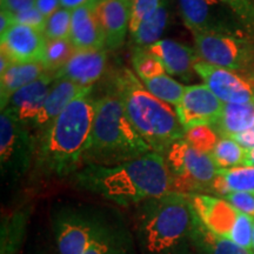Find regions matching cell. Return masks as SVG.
<instances>
[{"label":"cell","instance_id":"obj_18","mask_svg":"<svg viewBox=\"0 0 254 254\" xmlns=\"http://www.w3.org/2000/svg\"><path fill=\"white\" fill-rule=\"evenodd\" d=\"M69 41L75 50H106V38L101 27L95 5H87L72 11Z\"/></svg>","mask_w":254,"mask_h":254},{"label":"cell","instance_id":"obj_33","mask_svg":"<svg viewBox=\"0 0 254 254\" xmlns=\"http://www.w3.org/2000/svg\"><path fill=\"white\" fill-rule=\"evenodd\" d=\"M72 11L66 8H59L56 13L47 18L44 36L47 40L68 39L71 32Z\"/></svg>","mask_w":254,"mask_h":254},{"label":"cell","instance_id":"obj_8","mask_svg":"<svg viewBox=\"0 0 254 254\" xmlns=\"http://www.w3.org/2000/svg\"><path fill=\"white\" fill-rule=\"evenodd\" d=\"M193 36L200 60L238 72L254 81L253 33H199Z\"/></svg>","mask_w":254,"mask_h":254},{"label":"cell","instance_id":"obj_23","mask_svg":"<svg viewBox=\"0 0 254 254\" xmlns=\"http://www.w3.org/2000/svg\"><path fill=\"white\" fill-rule=\"evenodd\" d=\"M213 127L218 134L232 138L254 127V104H225Z\"/></svg>","mask_w":254,"mask_h":254},{"label":"cell","instance_id":"obj_45","mask_svg":"<svg viewBox=\"0 0 254 254\" xmlns=\"http://www.w3.org/2000/svg\"><path fill=\"white\" fill-rule=\"evenodd\" d=\"M244 165H245V166H253L254 167V147L250 148V150H246Z\"/></svg>","mask_w":254,"mask_h":254},{"label":"cell","instance_id":"obj_14","mask_svg":"<svg viewBox=\"0 0 254 254\" xmlns=\"http://www.w3.org/2000/svg\"><path fill=\"white\" fill-rule=\"evenodd\" d=\"M55 79V74L46 73L38 80L20 88L12 95L4 110L8 111L23 125L34 127Z\"/></svg>","mask_w":254,"mask_h":254},{"label":"cell","instance_id":"obj_20","mask_svg":"<svg viewBox=\"0 0 254 254\" xmlns=\"http://www.w3.org/2000/svg\"><path fill=\"white\" fill-rule=\"evenodd\" d=\"M92 87H82L67 79H55L33 128H37L39 133L44 131L58 118L72 101L80 95L90 93Z\"/></svg>","mask_w":254,"mask_h":254},{"label":"cell","instance_id":"obj_1","mask_svg":"<svg viewBox=\"0 0 254 254\" xmlns=\"http://www.w3.org/2000/svg\"><path fill=\"white\" fill-rule=\"evenodd\" d=\"M74 185L114 204L128 207L172 192L164 154L158 152L116 165H86L72 176Z\"/></svg>","mask_w":254,"mask_h":254},{"label":"cell","instance_id":"obj_9","mask_svg":"<svg viewBox=\"0 0 254 254\" xmlns=\"http://www.w3.org/2000/svg\"><path fill=\"white\" fill-rule=\"evenodd\" d=\"M37 138L8 111L0 114V171L6 185L14 186L34 164Z\"/></svg>","mask_w":254,"mask_h":254},{"label":"cell","instance_id":"obj_22","mask_svg":"<svg viewBox=\"0 0 254 254\" xmlns=\"http://www.w3.org/2000/svg\"><path fill=\"white\" fill-rule=\"evenodd\" d=\"M41 63H12L4 73L0 74V106L1 111L7 106L15 92L46 74Z\"/></svg>","mask_w":254,"mask_h":254},{"label":"cell","instance_id":"obj_26","mask_svg":"<svg viewBox=\"0 0 254 254\" xmlns=\"http://www.w3.org/2000/svg\"><path fill=\"white\" fill-rule=\"evenodd\" d=\"M168 21V9L166 2H161L160 6L150 18L146 19L136 31L131 33L133 44L138 47H150L158 43L161 34L166 28Z\"/></svg>","mask_w":254,"mask_h":254},{"label":"cell","instance_id":"obj_35","mask_svg":"<svg viewBox=\"0 0 254 254\" xmlns=\"http://www.w3.org/2000/svg\"><path fill=\"white\" fill-rule=\"evenodd\" d=\"M132 11L129 21V33L136 31L146 19H148L159 8L163 0H131Z\"/></svg>","mask_w":254,"mask_h":254},{"label":"cell","instance_id":"obj_30","mask_svg":"<svg viewBox=\"0 0 254 254\" xmlns=\"http://www.w3.org/2000/svg\"><path fill=\"white\" fill-rule=\"evenodd\" d=\"M75 51L77 50L74 49L69 39L47 40L45 55L41 60V64L47 73L56 74L71 59Z\"/></svg>","mask_w":254,"mask_h":254},{"label":"cell","instance_id":"obj_47","mask_svg":"<svg viewBox=\"0 0 254 254\" xmlns=\"http://www.w3.org/2000/svg\"><path fill=\"white\" fill-rule=\"evenodd\" d=\"M253 2H254V0H253Z\"/></svg>","mask_w":254,"mask_h":254},{"label":"cell","instance_id":"obj_5","mask_svg":"<svg viewBox=\"0 0 254 254\" xmlns=\"http://www.w3.org/2000/svg\"><path fill=\"white\" fill-rule=\"evenodd\" d=\"M113 92L122 99L127 118L151 150L165 154L185 136V129L168 104L159 100L129 69L116 74Z\"/></svg>","mask_w":254,"mask_h":254},{"label":"cell","instance_id":"obj_13","mask_svg":"<svg viewBox=\"0 0 254 254\" xmlns=\"http://www.w3.org/2000/svg\"><path fill=\"white\" fill-rule=\"evenodd\" d=\"M0 52H4L12 63H41L47 39L37 28L14 24L0 36Z\"/></svg>","mask_w":254,"mask_h":254},{"label":"cell","instance_id":"obj_25","mask_svg":"<svg viewBox=\"0 0 254 254\" xmlns=\"http://www.w3.org/2000/svg\"><path fill=\"white\" fill-rule=\"evenodd\" d=\"M195 254H254L253 251L243 249L233 241L208 231L200 221L194 233Z\"/></svg>","mask_w":254,"mask_h":254},{"label":"cell","instance_id":"obj_40","mask_svg":"<svg viewBox=\"0 0 254 254\" xmlns=\"http://www.w3.org/2000/svg\"><path fill=\"white\" fill-rule=\"evenodd\" d=\"M60 6V0H36V8L46 19L62 8Z\"/></svg>","mask_w":254,"mask_h":254},{"label":"cell","instance_id":"obj_32","mask_svg":"<svg viewBox=\"0 0 254 254\" xmlns=\"http://www.w3.org/2000/svg\"><path fill=\"white\" fill-rule=\"evenodd\" d=\"M184 139L195 150L209 154L218 144L219 134L213 126L200 125L185 131Z\"/></svg>","mask_w":254,"mask_h":254},{"label":"cell","instance_id":"obj_12","mask_svg":"<svg viewBox=\"0 0 254 254\" xmlns=\"http://www.w3.org/2000/svg\"><path fill=\"white\" fill-rule=\"evenodd\" d=\"M224 103L206 85L186 86L176 113L184 129L194 126H213L220 118Z\"/></svg>","mask_w":254,"mask_h":254},{"label":"cell","instance_id":"obj_7","mask_svg":"<svg viewBox=\"0 0 254 254\" xmlns=\"http://www.w3.org/2000/svg\"><path fill=\"white\" fill-rule=\"evenodd\" d=\"M171 176L172 192L207 194L219 168L207 153L193 148L185 139L174 142L164 154Z\"/></svg>","mask_w":254,"mask_h":254},{"label":"cell","instance_id":"obj_15","mask_svg":"<svg viewBox=\"0 0 254 254\" xmlns=\"http://www.w3.org/2000/svg\"><path fill=\"white\" fill-rule=\"evenodd\" d=\"M187 195L202 225L212 233L228 239L239 211L220 196L201 193Z\"/></svg>","mask_w":254,"mask_h":254},{"label":"cell","instance_id":"obj_28","mask_svg":"<svg viewBox=\"0 0 254 254\" xmlns=\"http://www.w3.org/2000/svg\"><path fill=\"white\" fill-rule=\"evenodd\" d=\"M246 150L232 138L221 136L214 150L209 153L218 168L243 166Z\"/></svg>","mask_w":254,"mask_h":254},{"label":"cell","instance_id":"obj_41","mask_svg":"<svg viewBox=\"0 0 254 254\" xmlns=\"http://www.w3.org/2000/svg\"><path fill=\"white\" fill-rule=\"evenodd\" d=\"M233 140H236L238 144H239L241 147H244L245 150H250V148L254 147V127L251 129H247V131L239 133V134H236L232 136Z\"/></svg>","mask_w":254,"mask_h":254},{"label":"cell","instance_id":"obj_6","mask_svg":"<svg viewBox=\"0 0 254 254\" xmlns=\"http://www.w3.org/2000/svg\"><path fill=\"white\" fill-rule=\"evenodd\" d=\"M111 219L98 209L64 206L52 215V233L58 254H84Z\"/></svg>","mask_w":254,"mask_h":254},{"label":"cell","instance_id":"obj_19","mask_svg":"<svg viewBox=\"0 0 254 254\" xmlns=\"http://www.w3.org/2000/svg\"><path fill=\"white\" fill-rule=\"evenodd\" d=\"M147 49L160 59L170 74L189 80L195 72L194 66L199 60L195 49L172 39H161Z\"/></svg>","mask_w":254,"mask_h":254},{"label":"cell","instance_id":"obj_48","mask_svg":"<svg viewBox=\"0 0 254 254\" xmlns=\"http://www.w3.org/2000/svg\"><path fill=\"white\" fill-rule=\"evenodd\" d=\"M100 1H101V0H100Z\"/></svg>","mask_w":254,"mask_h":254},{"label":"cell","instance_id":"obj_31","mask_svg":"<svg viewBox=\"0 0 254 254\" xmlns=\"http://www.w3.org/2000/svg\"><path fill=\"white\" fill-rule=\"evenodd\" d=\"M218 174L231 192L254 193V167L237 166L232 168H219Z\"/></svg>","mask_w":254,"mask_h":254},{"label":"cell","instance_id":"obj_44","mask_svg":"<svg viewBox=\"0 0 254 254\" xmlns=\"http://www.w3.org/2000/svg\"><path fill=\"white\" fill-rule=\"evenodd\" d=\"M0 53H1V55H0V74H1V73H4L6 69L11 66L12 62L4 52H0Z\"/></svg>","mask_w":254,"mask_h":254},{"label":"cell","instance_id":"obj_46","mask_svg":"<svg viewBox=\"0 0 254 254\" xmlns=\"http://www.w3.org/2000/svg\"><path fill=\"white\" fill-rule=\"evenodd\" d=\"M252 251L254 252V230H253V243H252Z\"/></svg>","mask_w":254,"mask_h":254},{"label":"cell","instance_id":"obj_38","mask_svg":"<svg viewBox=\"0 0 254 254\" xmlns=\"http://www.w3.org/2000/svg\"><path fill=\"white\" fill-rule=\"evenodd\" d=\"M13 18L15 24L26 25V26L37 28V30L44 33V28H45L47 19L38 11L36 6L30 9H26V11L20 12V13L13 14Z\"/></svg>","mask_w":254,"mask_h":254},{"label":"cell","instance_id":"obj_42","mask_svg":"<svg viewBox=\"0 0 254 254\" xmlns=\"http://www.w3.org/2000/svg\"><path fill=\"white\" fill-rule=\"evenodd\" d=\"M100 0H60V5L63 8L68 9V11H74L79 7L87 5H97Z\"/></svg>","mask_w":254,"mask_h":254},{"label":"cell","instance_id":"obj_43","mask_svg":"<svg viewBox=\"0 0 254 254\" xmlns=\"http://www.w3.org/2000/svg\"><path fill=\"white\" fill-rule=\"evenodd\" d=\"M14 24L13 14L9 13L8 11H5V9H1V12H0V36L5 34Z\"/></svg>","mask_w":254,"mask_h":254},{"label":"cell","instance_id":"obj_34","mask_svg":"<svg viewBox=\"0 0 254 254\" xmlns=\"http://www.w3.org/2000/svg\"><path fill=\"white\" fill-rule=\"evenodd\" d=\"M254 218L239 212L228 239L243 249L252 251Z\"/></svg>","mask_w":254,"mask_h":254},{"label":"cell","instance_id":"obj_3","mask_svg":"<svg viewBox=\"0 0 254 254\" xmlns=\"http://www.w3.org/2000/svg\"><path fill=\"white\" fill-rule=\"evenodd\" d=\"M90 93L72 101L55 122L38 134L34 166L43 176L64 179L82 167L97 101Z\"/></svg>","mask_w":254,"mask_h":254},{"label":"cell","instance_id":"obj_24","mask_svg":"<svg viewBox=\"0 0 254 254\" xmlns=\"http://www.w3.org/2000/svg\"><path fill=\"white\" fill-rule=\"evenodd\" d=\"M30 218V208L2 217L0 227V254H18L23 245Z\"/></svg>","mask_w":254,"mask_h":254},{"label":"cell","instance_id":"obj_4","mask_svg":"<svg viewBox=\"0 0 254 254\" xmlns=\"http://www.w3.org/2000/svg\"><path fill=\"white\" fill-rule=\"evenodd\" d=\"M150 152V146L127 118L118 94L111 91L97 99L94 122L82 166H116Z\"/></svg>","mask_w":254,"mask_h":254},{"label":"cell","instance_id":"obj_29","mask_svg":"<svg viewBox=\"0 0 254 254\" xmlns=\"http://www.w3.org/2000/svg\"><path fill=\"white\" fill-rule=\"evenodd\" d=\"M132 66L140 80L166 74L163 63L147 47L134 46L131 57Z\"/></svg>","mask_w":254,"mask_h":254},{"label":"cell","instance_id":"obj_2","mask_svg":"<svg viewBox=\"0 0 254 254\" xmlns=\"http://www.w3.org/2000/svg\"><path fill=\"white\" fill-rule=\"evenodd\" d=\"M200 219L187 194L170 192L136 206L134 240L139 254H195Z\"/></svg>","mask_w":254,"mask_h":254},{"label":"cell","instance_id":"obj_21","mask_svg":"<svg viewBox=\"0 0 254 254\" xmlns=\"http://www.w3.org/2000/svg\"><path fill=\"white\" fill-rule=\"evenodd\" d=\"M84 254H139L134 236L122 221L111 220Z\"/></svg>","mask_w":254,"mask_h":254},{"label":"cell","instance_id":"obj_39","mask_svg":"<svg viewBox=\"0 0 254 254\" xmlns=\"http://www.w3.org/2000/svg\"><path fill=\"white\" fill-rule=\"evenodd\" d=\"M1 9L8 11L9 13L17 14L36 6V0H0Z\"/></svg>","mask_w":254,"mask_h":254},{"label":"cell","instance_id":"obj_11","mask_svg":"<svg viewBox=\"0 0 254 254\" xmlns=\"http://www.w3.org/2000/svg\"><path fill=\"white\" fill-rule=\"evenodd\" d=\"M195 73L209 90L225 104H254V81L240 73L218 67L202 60L194 66Z\"/></svg>","mask_w":254,"mask_h":254},{"label":"cell","instance_id":"obj_17","mask_svg":"<svg viewBox=\"0 0 254 254\" xmlns=\"http://www.w3.org/2000/svg\"><path fill=\"white\" fill-rule=\"evenodd\" d=\"M131 11V0H101L95 5V13L106 38V50L122 47L129 31Z\"/></svg>","mask_w":254,"mask_h":254},{"label":"cell","instance_id":"obj_27","mask_svg":"<svg viewBox=\"0 0 254 254\" xmlns=\"http://www.w3.org/2000/svg\"><path fill=\"white\" fill-rule=\"evenodd\" d=\"M141 82L146 90L153 94L155 98L173 106L179 104L186 88V86H184L179 81L174 80L166 74L145 79V80H141Z\"/></svg>","mask_w":254,"mask_h":254},{"label":"cell","instance_id":"obj_36","mask_svg":"<svg viewBox=\"0 0 254 254\" xmlns=\"http://www.w3.org/2000/svg\"><path fill=\"white\" fill-rule=\"evenodd\" d=\"M230 7L238 19L251 33L254 34V2L253 0H218Z\"/></svg>","mask_w":254,"mask_h":254},{"label":"cell","instance_id":"obj_16","mask_svg":"<svg viewBox=\"0 0 254 254\" xmlns=\"http://www.w3.org/2000/svg\"><path fill=\"white\" fill-rule=\"evenodd\" d=\"M107 50L75 51L71 59L55 74L56 79H67L82 87H92L105 74Z\"/></svg>","mask_w":254,"mask_h":254},{"label":"cell","instance_id":"obj_37","mask_svg":"<svg viewBox=\"0 0 254 254\" xmlns=\"http://www.w3.org/2000/svg\"><path fill=\"white\" fill-rule=\"evenodd\" d=\"M226 201L237 211L254 218V193L252 192H231L224 196Z\"/></svg>","mask_w":254,"mask_h":254},{"label":"cell","instance_id":"obj_10","mask_svg":"<svg viewBox=\"0 0 254 254\" xmlns=\"http://www.w3.org/2000/svg\"><path fill=\"white\" fill-rule=\"evenodd\" d=\"M218 0H179L180 14L193 34L250 32L232 9Z\"/></svg>","mask_w":254,"mask_h":254}]
</instances>
